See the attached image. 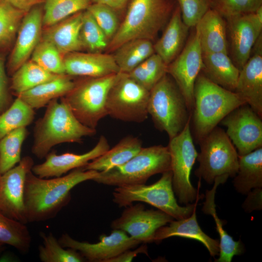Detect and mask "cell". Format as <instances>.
<instances>
[{"instance_id":"d590c367","label":"cell","mask_w":262,"mask_h":262,"mask_svg":"<svg viewBox=\"0 0 262 262\" xmlns=\"http://www.w3.org/2000/svg\"><path fill=\"white\" fill-rule=\"evenodd\" d=\"M28 134L26 127H22L9 132L0 139V175L20 161L22 146Z\"/></svg>"},{"instance_id":"83f0119b","label":"cell","mask_w":262,"mask_h":262,"mask_svg":"<svg viewBox=\"0 0 262 262\" xmlns=\"http://www.w3.org/2000/svg\"><path fill=\"white\" fill-rule=\"evenodd\" d=\"M75 83L71 76L61 75L20 94L16 97L32 109H39L46 106L52 100L66 96L73 89Z\"/></svg>"},{"instance_id":"6da1fadb","label":"cell","mask_w":262,"mask_h":262,"mask_svg":"<svg viewBox=\"0 0 262 262\" xmlns=\"http://www.w3.org/2000/svg\"><path fill=\"white\" fill-rule=\"evenodd\" d=\"M99 172L72 170L64 176L52 179L39 178L30 170L25 179L24 202L28 222L45 221L55 217L71 199V190L77 185L93 180Z\"/></svg>"},{"instance_id":"ab89813d","label":"cell","mask_w":262,"mask_h":262,"mask_svg":"<svg viewBox=\"0 0 262 262\" xmlns=\"http://www.w3.org/2000/svg\"><path fill=\"white\" fill-rule=\"evenodd\" d=\"M80 37L83 49L100 52L109 45L105 34L87 10L82 12Z\"/></svg>"},{"instance_id":"74e56055","label":"cell","mask_w":262,"mask_h":262,"mask_svg":"<svg viewBox=\"0 0 262 262\" xmlns=\"http://www.w3.org/2000/svg\"><path fill=\"white\" fill-rule=\"evenodd\" d=\"M167 67L161 57L154 53L127 74L150 91L167 73Z\"/></svg>"},{"instance_id":"681fc988","label":"cell","mask_w":262,"mask_h":262,"mask_svg":"<svg viewBox=\"0 0 262 262\" xmlns=\"http://www.w3.org/2000/svg\"><path fill=\"white\" fill-rule=\"evenodd\" d=\"M129 0H92V3L104 4L115 10H120L126 5Z\"/></svg>"},{"instance_id":"8d00e7d4","label":"cell","mask_w":262,"mask_h":262,"mask_svg":"<svg viewBox=\"0 0 262 262\" xmlns=\"http://www.w3.org/2000/svg\"><path fill=\"white\" fill-rule=\"evenodd\" d=\"M92 3V0H46L43 7V28L86 10Z\"/></svg>"},{"instance_id":"9c48e42d","label":"cell","mask_w":262,"mask_h":262,"mask_svg":"<svg viewBox=\"0 0 262 262\" xmlns=\"http://www.w3.org/2000/svg\"><path fill=\"white\" fill-rule=\"evenodd\" d=\"M199 166L195 175L208 184L218 178L234 177L238 168L237 150L222 128L216 126L198 143Z\"/></svg>"},{"instance_id":"3957f363","label":"cell","mask_w":262,"mask_h":262,"mask_svg":"<svg viewBox=\"0 0 262 262\" xmlns=\"http://www.w3.org/2000/svg\"><path fill=\"white\" fill-rule=\"evenodd\" d=\"M58 98L46 106L43 116L35 123L33 130L32 153L38 159L45 158L56 145L82 142L96 133V129L85 126L74 116L68 107Z\"/></svg>"},{"instance_id":"c3c4849f","label":"cell","mask_w":262,"mask_h":262,"mask_svg":"<svg viewBox=\"0 0 262 262\" xmlns=\"http://www.w3.org/2000/svg\"><path fill=\"white\" fill-rule=\"evenodd\" d=\"M14 7L24 11H29L33 7L44 3L46 0H3Z\"/></svg>"},{"instance_id":"4316f807","label":"cell","mask_w":262,"mask_h":262,"mask_svg":"<svg viewBox=\"0 0 262 262\" xmlns=\"http://www.w3.org/2000/svg\"><path fill=\"white\" fill-rule=\"evenodd\" d=\"M228 179L227 177H222L215 180L213 188L206 191L205 200L202 208L204 213L212 216L219 235V258L215 261L217 262H230L235 255H240L244 251L241 242L234 240L224 229L222 220L219 218L216 212L214 199L216 189L219 184L226 182Z\"/></svg>"},{"instance_id":"603a6c76","label":"cell","mask_w":262,"mask_h":262,"mask_svg":"<svg viewBox=\"0 0 262 262\" xmlns=\"http://www.w3.org/2000/svg\"><path fill=\"white\" fill-rule=\"evenodd\" d=\"M83 11L77 13L51 26L44 28L41 39L51 43L64 55L82 50L80 32Z\"/></svg>"},{"instance_id":"f546056e","label":"cell","mask_w":262,"mask_h":262,"mask_svg":"<svg viewBox=\"0 0 262 262\" xmlns=\"http://www.w3.org/2000/svg\"><path fill=\"white\" fill-rule=\"evenodd\" d=\"M234 178L235 190L243 195H247L253 189L262 188V147L238 156V171Z\"/></svg>"},{"instance_id":"52a82bcc","label":"cell","mask_w":262,"mask_h":262,"mask_svg":"<svg viewBox=\"0 0 262 262\" xmlns=\"http://www.w3.org/2000/svg\"><path fill=\"white\" fill-rule=\"evenodd\" d=\"M113 201L119 207H127L133 202L147 203L176 220L189 217L196 208L197 200L186 206L179 205L172 186V172L162 173L161 178L150 185H126L116 187L113 193Z\"/></svg>"},{"instance_id":"4fadbf2b","label":"cell","mask_w":262,"mask_h":262,"mask_svg":"<svg viewBox=\"0 0 262 262\" xmlns=\"http://www.w3.org/2000/svg\"><path fill=\"white\" fill-rule=\"evenodd\" d=\"M202 66V52L195 29L181 51L167 67V73L179 87L191 114L194 106L195 83Z\"/></svg>"},{"instance_id":"ee69618b","label":"cell","mask_w":262,"mask_h":262,"mask_svg":"<svg viewBox=\"0 0 262 262\" xmlns=\"http://www.w3.org/2000/svg\"><path fill=\"white\" fill-rule=\"evenodd\" d=\"M180 8L183 22L190 28L211 9V0H176Z\"/></svg>"},{"instance_id":"9a60e30c","label":"cell","mask_w":262,"mask_h":262,"mask_svg":"<svg viewBox=\"0 0 262 262\" xmlns=\"http://www.w3.org/2000/svg\"><path fill=\"white\" fill-rule=\"evenodd\" d=\"M174 218L160 210H146L141 203L126 207L121 216L111 223L113 229H120L132 238L147 243L153 242L156 231Z\"/></svg>"},{"instance_id":"44dd1931","label":"cell","mask_w":262,"mask_h":262,"mask_svg":"<svg viewBox=\"0 0 262 262\" xmlns=\"http://www.w3.org/2000/svg\"><path fill=\"white\" fill-rule=\"evenodd\" d=\"M65 73L71 77H101L120 72L113 55L75 51L64 55Z\"/></svg>"},{"instance_id":"4dcf8cb0","label":"cell","mask_w":262,"mask_h":262,"mask_svg":"<svg viewBox=\"0 0 262 262\" xmlns=\"http://www.w3.org/2000/svg\"><path fill=\"white\" fill-rule=\"evenodd\" d=\"M115 50L113 55L120 72L126 74L155 53L151 41L145 39L130 40Z\"/></svg>"},{"instance_id":"8fae6325","label":"cell","mask_w":262,"mask_h":262,"mask_svg":"<svg viewBox=\"0 0 262 262\" xmlns=\"http://www.w3.org/2000/svg\"><path fill=\"white\" fill-rule=\"evenodd\" d=\"M149 96V91L127 74L120 72L107 95V115L122 121L143 122L148 115Z\"/></svg>"},{"instance_id":"b9f144b4","label":"cell","mask_w":262,"mask_h":262,"mask_svg":"<svg viewBox=\"0 0 262 262\" xmlns=\"http://www.w3.org/2000/svg\"><path fill=\"white\" fill-rule=\"evenodd\" d=\"M211 8L225 19L255 12L262 6V0H211Z\"/></svg>"},{"instance_id":"2e32d148","label":"cell","mask_w":262,"mask_h":262,"mask_svg":"<svg viewBox=\"0 0 262 262\" xmlns=\"http://www.w3.org/2000/svg\"><path fill=\"white\" fill-rule=\"evenodd\" d=\"M228 54L240 70L249 59L252 49L262 34V22L255 12L225 19Z\"/></svg>"},{"instance_id":"cb8c5ba5","label":"cell","mask_w":262,"mask_h":262,"mask_svg":"<svg viewBox=\"0 0 262 262\" xmlns=\"http://www.w3.org/2000/svg\"><path fill=\"white\" fill-rule=\"evenodd\" d=\"M190 28L183 21L178 4L166 24L160 38L154 45L155 53L168 65L184 48Z\"/></svg>"},{"instance_id":"f6af8a7d","label":"cell","mask_w":262,"mask_h":262,"mask_svg":"<svg viewBox=\"0 0 262 262\" xmlns=\"http://www.w3.org/2000/svg\"><path fill=\"white\" fill-rule=\"evenodd\" d=\"M14 101L10 88V79L8 76L3 56L0 53V114L5 111Z\"/></svg>"},{"instance_id":"f907efd6","label":"cell","mask_w":262,"mask_h":262,"mask_svg":"<svg viewBox=\"0 0 262 262\" xmlns=\"http://www.w3.org/2000/svg\"><path fill=\"white\" fill-rule=\"evenodd\" d=\"M4 244L0 243V255L4 249Z\"/></svg>"},{"instance_id":"1f68e13d","label":"cell","mask_w":262,"mask_h":262,"mask_svg":"<svg viewBox=\"0 0 262 262\" xmlns=\"http://www.w3.org/2000/svg\"><path fill=\"white\" fill-rule=\"evenodd\" d=\"M50 73L31 59L21 65L11 76L10 88L16 97L40 84L55 79L58 76Z\"/></svg>"},{"instance_id":"5bb4252c","label":"cell","mask_w":262,"mask_h":262,"mask_svg":"<svg viewBox=\"0 0 262 262\" xmlns=\"http://www.w3.org/2000/svg\"><path fill=\"white\" fill-rule=\"evenodd\" d=\"M34 165L26 156L4 173L0 175V213L23 224L28 223L24 202L26 175Z\"/></svg>"},{"instance_id":"e575fe53","label":"cell","mask_w":262,"mask_h":262,"mask_svg":"<svg viewBox=\"0 0 262 262\" xmlns=\"http://www.w3.org/2000/svg\"><path fill=\"white\" fill-rule=\"evenodd\" d=\"M34 109L19 97L0 114V139L9 132L30 125L35 117Z\"/></svg>"},{"instance_id":"7dc6e473","label":"cell","mask_w":262,"mask_h":262,"mask_svg":"<svg viewBox=\"0 0 262 262\" xmlns=\"http://www.w3.org/2000/svg\"><path fill=\"white\" fill-rule=\"evenodd\" d=\"M147 254V246L142 245L134 250H127L117 256L108 260L107 262H131L138 254Z\"/></svg>"},{"instance_id":"60d3db41","label":"cell","mask_w":262,"mask_h":262,"mask_svg":"<svg viewBox=\"0 0 262 262\" xmlns=\"http://www.w3.org/2000/svg\"><path fill=\"white\" fill-rule=\"evenodd\" d=\"M31 59L50 73L66 74L64 55L49 41L41 39L33 51Z\"/></svg>"},{"instance_id":"8992f818","label":"cell","mask_w":262,"mask_h":262,"mask_svg":"<svg viewBox=\"0 0 262 262\" xmlns=\"http://www.w3.org/2000/svg\"><path fill=\"white\" fill-rule=\"evenodd\" d=\"M171 170V159L167 146L142 147L125 164L107 171L99 172L93 180L98 183L120 186L145 184L152 176Z\"/></svg>"},{"instance_id":"7a4b0ae2","label":"cell","mask_w":262,"mask_h":262,"mask_svg":"<svg viewBox=\"0 0 262 262\" xmlns=\"http://www.w3.org/2000/svg\"><path fill=\"white\" fill-rule=\"evenodd\" d=\"M194 97L190 128L197 144L230 112L246 104L235 92L214 83L201 72L195 81Z\"/></svg>"},{"instance_id":"ba28073f","label":"cell","mask_w":262,"mask_h":262,"mask_svg":"<svg viewBox=\"0 0 262 262\" xmlns=\"http://www.w3.org/2000/svg\"><path fill=\"white\" fill-rule=\"evenodd\" d=\"M120 72L101 77H85L75 82L73 89L61 98L76 118L83 125L96 129L107 115L106 108L108 92Z\"/></svg>"},{"instance_id":"d6a6232c","label":"cell","mask_w":262,"mask_h":262,"mask_svg":"<svg viewBox=\"0 0 262 262\" xmlns=\"http://www.w3.org/2000/svg\"><path fill=\"white\" fill-rule=\"evenodd\" d=\"M27 12L0 0V53L13 47L22 19Z\"/></svg>"},{"instance_id":"484cf974","label":"cell","mask_w":262,"mask_h":262,"mask_svg":"<svg viewBox=\"0 0 262 262\" xmlns=\"http://www.w3.org/2000/svg\"><path fill=\"white\" fill-rule=\"evenodd\" d=\"M202 62L201 72L206 77L221 87L234 92L240 70L228 53H202Z\"/></svg>"},{"instance_id":"d4e9b609","label":"cell","mask_w":262,"mask_h":262,"mask_svg":"<svg viewBox=\"0 0 262 262\" xmlns=\"http://www.w3.org/2000/svg\"><path fill=\"white\" fill-rule=\"evenodd\" d=\"M196 209L189 217L173 220L168 226L165 225L158 229L154 235L153 242H159L174 236L194 239L202 243L211 256L218 255L219 242L202 231L197 221Z\"/></svg>"},{"instance_id":"277c9868","label":"cell","mask_w":262,"mask_h":262,"mask_svg":"<svg viewBox=\"0 0 262 262\" xmlns=\"http://www.w3.org/2000/svg\"><path fill=\"white\" fill-rule=\"evenodd\" d=\"M177 5L176 0H131L109 49L115 50L133 39L151 41L167 24Z\"/></svg>"},{"instance_id":"30bf717a","label":"cell","mask_w":262,"mask_h":262,"mask_svg":"<svg viewBox=\"0 0 262 262\" xmlns=\"http://www.w3.org/2000/svg\"><path fill=\"white\" fill-rule=\"evenodd\" d=\"M171 159L172 186L180 204L188 205L197 198V190L191 183V173L198 153L190 128V120L167 146Z\"/></svg>"},{"instance_id":"e0dca14e","label":"cell","mask_w":262,"mask_h":262,"mask_svg":"<svg viewBox=\"0 0 262 262\" xmlns=\"http://www.w3.org/2000/svg\"><path fill=\"white\" fill-rule=\"evenodd\" d=\"M58 240L63 247L77 250L85 260L91 262H107L141 243L118 229H113L109 235H101L99 241L96 243L78 241L67 233H63Z\"/></svg>"},{"instance_id":"7402d4cb","label":"cell","mask_w":262,"mask_h":262,"mask_svg":"<svg viewBox=\"0 0 262 262\" xmlns=\"http://www.w3.org/2000/svg\"><path fill=\"white\" fill-rule=\"evenodd\" d=\"M195 27L203 53H228L226 20L217 12L210 9Z\"/></svg>"},{"instance_id":"f35d334b","label":"cell","mask_w":262,"mask_h":262,"mask_svg":"<svg viewBox=\"0 0 262 262\" xmlns=\"http://www.w3.org/2000/svg\"><path fill=\"white\" fill-rule=\"evenodd\" d=\"M43 244L38 247L39 258L42 262H82L85 259L77 250L63 247L52 233L41 231Z\"/></svg>"},{"instance_id":"f1b7e54d","label":"cell","mask_w":262,"mask_h":262,"mask_svg":"<svg viewBox=\"0 0 262 262\" xmlns=\"http://www.w3.org/2000/svg\"><path fill=\"white\" fill-rule=\"evenodd\" d=\"M142 141L137 137L127 136L111 149L82 167L83 170L107 171L121 165L134 156L142 148Z\"/></svg>"},{"instance_id":"ffe728a7","label":"cell","mask_w":262,"mask_h":262,"mask_svg":"<svg viewBox=\"0 0 262 262\" xmlns=\"http://www.w3.org/2000/svg\"><path fill=\"white\" fill-rule=\"evenodd\" d=\"M109 148L107 139L101 135L96 146L84 153L78 154L66 152L58 155L55 151H51L46 155L43 163L33 165L31 170L39 178L61 177L70 170L84 166Z\"/></svg>"},{"instance_id":"836d02e7","label":"cell","mask_w":262,"mask_h":262,"mask_svg":"<svg viewBox=\"0 0 262 262\" xmlns=\"http://www.w3.org/2000/svg\"><path fill=\"white\" fill-rule=\"evenodd\" d=\"M32 241L26 224L0 213V243L15 247L21 254L29 252Z\"/></svg>"},{"instance_id":"5b68a950","label":"cell","mask_w":262,"mask_h":262,"mask_svg":"<svg viewBox=\"0 0 262 262\" xmlns=\"http://www.w3.org/2000/svg\"><path fill=\"white\" fill-rule=\"evenodd\" d=\"M147 112L156 128L169 139L183 130L191 115L183 94L168 73L150 90Z\"/></svg>"},{"instance_id":"7bdbcfd3","label":"cell","mask_w":262,"mask_h":262,"mask_svg":"<svg viewBox=\"0 0 262 262\" xmlns=\"http://www.w3.org/2000/svg\"><path fill=\"white\" fill-rule=\"evenodd\" d=\"M86 10L93 16L110 42L119 26L115 10L108 5L98 3H92Z\"/></svg>"},{"instance_id":"7c38bea8","label":"cell","mask_w":262,"mask_h":262,"mask_svg":"<svg viewBox=\"0 0 262 262\" xmlns=\"http://www.w3.org/2000/svg\"><path fill=\"white\" fill-rule=\"evenodd\" d=\"M239 155L262 147V117L247 104L234 109L220 122Z\"/></svg>"},{"instance_id":"ac0fdd59","label":"cell","mask_w":262,"mask_h":262,"mask_svg":"<svg viewBox=\"0 0 262 262\" xmlns=\"http://www.w3.org/2000/svg\"><path fill=\"white\" fill-rule=\"evenodd\" d=\"M43 16V7L39 4L33 7L24 16L6 66L9 76H11L29 60L40 41Z\"/></svg>"},{"instance_id":"d6986e66","label":"cell","mask_w":262,"mask_h":262,"mask_svg":"<svg viewBox=\"0 0 262 262\" xmlns=\"http://www.w3.org/2000/svg\"><path fill=\"white\" fill-rule=\"evenodd\" d=\"M234 92L262 117V33L240 70Z\"/></svg>"},{"instance_id":"bcb514c9","label":"cell","mask_w":262,"mask_h":262,"mask_svg":"<svg viewBox=\"0 0 262 262\" xmlns=\"http://www.w3.org/2000/svg\"><path fill=\"white\" fill-rule=\"evenodd\" d=\"M247 195V197L242 205L244 210L249 213L255 210H262V188L253 189Z\"/></svg>"}]
</instances>
